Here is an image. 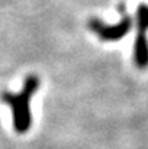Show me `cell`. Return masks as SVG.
<instances>
[{
  "label": "cell",
  "mask_w": 148,
  "mask_h": 149,
  "mask_svg": "<svg viewBox=\"0 0 148 149\" xmlns=\"http://www.w3.org/2000/svg\"><path fill=\"white\" fill-rule=\"evenodd\" d=\"M39 86H41L39 77L35 74H31L25 78L23 87L19 93L3 91L0 96L1 101L9 104L12 109L13 129L19 135H23L31 129V125H32L31 100H32V96L36 93V90L39 88Z\"/></svg>",
  "instance_id": "1"
},
{
  "label": "cell",
  "mask_w": 148,
  "mask_h": 149,
  "mask_svg": "<svg viewBox=\"0 0 148 149\" xmlns=\"http://www.w3.org/2000/svg\"><path fill=\"white\" fill-rule=\"evenodd\" d=\"M119 9L122 10V17L118 23L107 25V23H103L97 17H90L89 22H87V28L97 36L99 39H102L105 42H118V41H121L122 38H125L129 33V31L132 28V17L126 13V9H125L123 3L119 4Z\"/></svg>",
  "instance_id": "2"
},
{
  "label": "cell",
  "mask_w": 148,
  "mask_h": 149,
  "mask_svg": "<svg viewBox=\"0 0 148 149\" xmlns=\"http://www.w3.org/2000/svg\"><path fill=\"white\" fill-rule=\"evenodd\" d=\"M148 6L140 4L137 9V38L134 42V62L138 68H148Z\"/></svg>",
  "instance_id": "3"
}]
</instances>
